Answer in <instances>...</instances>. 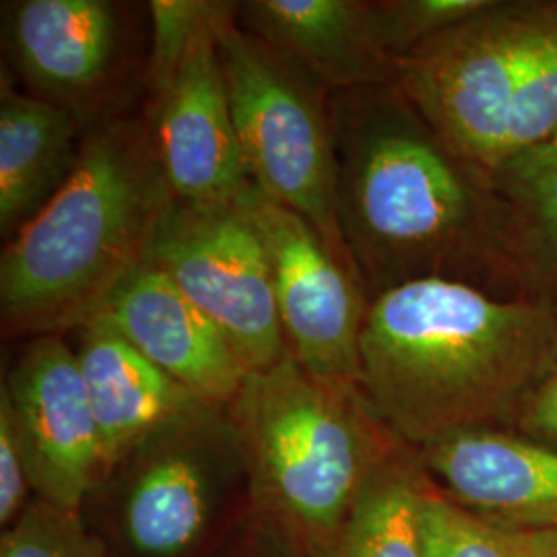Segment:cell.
Instances as JSON below:
<instances>
[{
    "instance_id": "cell-1",
    "label": "cell",
    "mask_w": 557,
    "mask_h": 557,
    "mask_svg": "<svg viewBox=\"0 0 557 557\" xmlns=\"http://www.w3.org/2000/svg\"><path fill=\"white\" fill-rule=\"evenodd\" d=\"M331 116L338 227L370 298L407 283L450 281L518 299L492 182L397 83L331 94Z\"/></svg>"
},
{
    "instance_id": "cell-2",
    "label": "cell",
    "mask_w": 557,
    "mask_h": 557,
    "mask_svg": "<svg viewBox=\"0 0 557 557\" xmlns=\"http://www.w3.org/2000/svg\"><path fill=\"white\" fill-rule=\"evenodd\" d=\"M361 388L413 448L510 428L557 358V308L418 281L372 299L359 345Z\"/></svg>"
},
{
    "instance_id": "cell-3",
    "label": "cell",
    "mask_w": 557,
    "mask_h": 557,
    "mask_svg": "<svg viewBox=\"0 0 557 557\" xmlns=\"http://www.w3.org/2000/svg\"><path fill=\"white\" fill-rule=\"evenodd\" d=\"M174 200L145 112L89 126L71 178L2 250L4 335H62L96 319Z\"/></svg>"
},
{
    "instance_id": "cell-4",
    "label": "cell",
    "mask_w": 557,
    "mask_h": 557,
    "mask_svg": "<svg viewBox=\"0 0 557 557\" xmlns=\"http://www.w3.org/2000/svg\"><path fill=\"white\" fill-rule=\"evenodd\" d=\"M252 518L301 557H324L368 483L405 444L359 382L312 376L289 354L227 405Z\"/></svg>"
},
{
    "instance_id": "cell-5",
    "label": "cell",
    "mask_w": 557,
    "mask_h": 557,
    "mask_svg": "<svg viewBox=\"0 0 557 557\" xmlns=\"http://www.w3.org/2000/svg\"><path fill=\"white\" fill-rule=\"evenodd\" d=\"M395 83L492 182L557 131V0H492L398 60Z\"/></svg>"
},
{
    "instance_id": "cell-6",
    "label": "cell",
    "mask_w": 557,
    "mask_h": 557,
    "mask_svg": "<svg viewBox=\"0 0 557 557\" xmlns=\"http://www.w3.org/2000/svg\"><path fill=\"white\" fill-rule=\"evenodd\" d=\"M110 557H213L252 517L227 407L202 403L143 440L85 506Z\"/></svg>"
},
{
    "instance_id": "cell-7",
    "label": "cell",
    "mask_w": 557,
    "mask_h": 557,
    "mask_svg": "<svg viewBox=\"0 0 557 557\" xmlns=\"http://www.w3.org/2000/svg\"><path fill=\"white\" fill-rule=\"evenodd\" d=\"M215 32L242 158L255 188L310 221L351 259L337 220L331 91L296 60L246 32L236 21V2H220Z\"/></svg>"
},
{
    "instance_id": "cell-8",
    "label": "cell",
    "mask_w": 557,
    "mask_h": 557,
    "mask_svg": "<svg viewBox=\"0 0 557 557\" xmlns=\"http://www.w3.org/2000/svg\"><path fill=\"white\" fill-rule=\"evenodd\" d=\"M143 262L161 271L220 329L246 374L287 356L269 255L246 200H174Z\"/></svg>"
},
{
    "instance_id": "cell-9",
    "label": "cell",
    "mask_w": 557,
    "mask_h": 557,
    "mask_svg": "<svg viewBox=\"0 0 557 557\" xmlns=\"http://www.w3.org/2000/svg\"><path fill=\"white\" fill-rule=\"evenodd\" d=\"M246 205L269 255L287 354L312 376L361 384L359 345L372 298L356 262L259 190Z\"/></svg>"
},
{
    "instance_id": "cell-10",
    "label": "cell",
    "mask_w": 557,
    "mask_h": 557,
    "mask_svg": "<svg viewBox=\"0 0 557 557\" xmlns=\"http://www.w3.org/2000/svg\"><path fill=\"white\" fill-rule=\"evenodd\" d=\"M4 48L32 96L71 112L85 128L110 119L131 64V21L108 0L4 4Z\"/></svg>"
},
{
    "instance_id": "cell-11",
    "label": "cell",
    "mask_w": 557,
    "mask_h": 557,
    "mask_svg": "<svg viewBox=\"0 0 557 557\" xmlns=\"http://www.w3.org/2000/svg\"><path fill=\"white\" fill-rule=\"evenodd\" d=\"M0 398L15 421L36 498L83 512L106 478V457L75 349L62 335L29 338Z\"/></svg>"
},
{
    "instance_id": "cell-12",
    "label": "cell",
    "mask_w": 557,
    "mask_h": 557,
    "mask_svg": "<svg viewBox=\"0 0 557 557\" xmlns=\"http://www.w3.org/2000/svg\"><path fill=\"white\" fill-rule=\"evenodd\" d=\"M213 2L163 100L145 112L172 195L186 205H232L257 188L246 172L221 69Z\"/></svg>"
},
{
    "instance_id": "cell-13",
    "label": "cell",
    "mask_w": 557,
    "mask_h": 557,
    "mask_svg": "<svg viewBox=\"0 0 557 557\" xmlns=\"http://www.w3.org/2000/svg\"><path fill=\"white\" fill-rule=\"evenodd\" d=\"M418 453L428 475L460 506L508 529L557 535V446L483 428Z\"/></svg>"
},
{
    "instance_id": "cell-14",
    "label": "cell",
    "mask_w": 557,
    "mask_h": 557,
    "mask_svg": "<svg viewBox=\"0 0 557 557\" xmlns=\"http://www.w3.org/2000/svg\"><path fill=\"white\" fill-rule=\"evenodd\" d=\"M197 397L227 407L246 379L227 338L156 267L140 262L96 314Z\"/></svg>"
},
{
    "instance_id": "cell-15",
    "label": "cell",
    "mask_w": 557,
    "mask_h": 557,
    "mask_svg": "<svg viewBox=\"0 0 557 557\" xmlns=\"http://www.w3.org/2000/svg\"><path fill=\"white\" fill-rule=\"evenodd\" d=\"M236 21L331 94L397 79L398 62L380 46L372 2L248 0L236 2Z\"/></svg>"
},
{
    "instance_id": "cell-16",
    "label": "cell",
    "mask_w": 557,
    "mask_h": 557,
    "mask_svg": "<svg viewBox=\"0 0 557 557\" xmlns=\"http://www.w3.org/2000/svg\"><path fill=\"white\" fill-rule=\"evenodd\" d=\"M75 333L73 349L100 428L106 475L143 440L207 403L106 322L89 320Z\"/></svg>"
},
{
    "instance_id": "cell-17",
    "label": "cell",
    "mask_w": 557,
    "mask_h": 557,
    "mask_svg": "<svg viewBox=\"0 0 557 557\" xmlns=\"http://www.w3.org/2000/svg\"><path fill=\"white\" fill-rule=\"evenodd\" d=\"M87 128L71 112L2 81L0 236L13 238L71 178Z\"/></svg>"
},
{
    "instance_id": "cell-18",
    "label": "cell",
    "mask_w": 557,
    "mask_h": 557,
    "mask_svg": "<svg viewBox=\"0 0 557 557\" xmlns=\"http://www.w3.org/2000/svg\"><path fill=\"white\" fill-rule=\"evenodd\" d=\"M518 299L557 308V131L492 176Z\"/></svg>"
},
{
    "instance_id": "cell-19",
    "label": "cell",
    "mask_w": 557,
    "mask_h": 557,
    "mask_svg": "<svg viewBox=\"0 0 557 557\" xmlns=\"http://www.w3.org/2000/svg\"><path fill=\"white\" fill-rule=\"evenodd\" d=\"M421 478L418 448L400 444L368 483L324 557H423L418 535Z\"/></svg>"
},
{
    "instance_id": "cell-20",
    "label": "cell",
    "mask_w": 557,
    "mask_h": 557,
    "mask_svg": "<svg viewBox=\"0 0 557 557\" xmlns=\"http://www.w3.org/2000/svg\"><path fill=\"white\" fill-rule=\"evenodd\" d=\"M423 557H537L556 533L508 529L448 498L423 469L418 494Z\"/></svg>"
},
{
    "instance_id": "cell-21",
    "label": "cell",
    "mask_w": 557,
    "mask_h": 557,
    "mask_svg": "<svg viewBox=\"0 0 557 557\" xmlns=\"http://www.w3.org/2000/svg\"><path fill=\"white\" fill-rule=\"evenodd\" d=\"M0 557H110L83 512L34 499L0 539Z\"/></svg>"
},
{
    "instance_id": "cell-22",
    "label": "cell",
    "mask_w": 557,
    "mask_h": 557,
    "mask_svg": "<svg viewBox=\"0 0 557 557\" xmlns=\"http://www.w3.org/2000/svg\"><path fill=\"white\" fill-rule=\"evenodd\" d=\"M211 7V0H151L147 4L151 40L143 73L147 87L145 112H151L172 87L195 34Z\"/></svg>"
},
{
    "instance_id": "cell-23",
    "label": "cell",
    "mask_w": 557,
    "mask_h": 557,
    "mask_svg": "<svg viewBox=\"0 0 557 557\" xmlns=\"http://www.w3.org/2000/svg\"><path fill=\"white\" fill-rule=\"evenodd\" d=\"M492 0H379L372 2L382 50L405 59L421 44L483 11Z\"/></svg>"
},
{
    "instance_id": "cell-24",
    "label": "cell",
    "mask_w": 557,
    "mask_h": 557,
    "mask_svg": "<svg viewBox=\"0 0 557 557\" xmlns=\"http://www.w3.org/2000/svg\"><path fill=\"white\" fill-rule=\"evenodd\" d=\"M36 499L9 405L0 398V524L11 529Z\"/></svg>"
},
{
    "instance_id": "cell-25",
    "label": "cell",
    "mask_w": 557,
    "mask_h": 557,
    "mask_svg": "<svg viewBox=\"0 0 557 557\" xmlns=\"http://www.w3.org/2000/svg\"><path fill=\"white\" fill-rule=\"evenodd\" d=\"M508 430L557 446V358L537 388L520 405Z\"/></svg>"
},
{
    "instance_id": "cell-26",
    "label": "cell",
    "mask_w": 557,
    "mask_h": 557,
    "mask_svg": "<svg viewBox=\"0 0 557 557\" xmlns=\"http://www.w3.org/2000/svg\"><path fill=\"white\" fill-rule=\"evenodd\" d=\"M213 557H301L277 535L250 517Z\"/></svg>"
},
{
    "instance_id": "cell-27",
    "label": "cell",
    "mask_w": 557,
    "mask_h": 557,
    "mask_svg": "<svg viewBox=\"0 0 557 557\" xmlns=\"http://www.w3.org/2000/svg\"><path fill=\"white\" fill-rule=\"evenodd\" d=\"M537 557H557V535H552Z\"/></svg>"
}]
</instances>
